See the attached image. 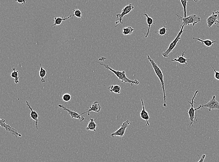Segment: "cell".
<instances>
[{
  "instance_id": "29",
  "label": "cell",
  "mask_w": 219,
  "mask_h": 162,
  "mask_svg": "<svg viewBox=\"0 0 219 162\" xmlns=\"http://www.w3.org/2000/svg\"><path fill=\"white\" fill-rule=\"evenodd\" d=\"M205 156H206V155L205 154L202 155L201 157H200V160L198 162H204Z\"/></svg>"
},
{
  "instance_id": "1",
  "label": "cell",
  "mask_w": 219,
  "mask_h": 162,
  "mask_svg": "<svg viewBox=\"0 0 219 162\" xmlns=\"http://www.w3.org/2000/svg\"><path fill=\"white\" fill-rule=\"evenodd\" d=\"M98 64L102 66L105 67V68L107 69L108 70H110L113 73H114L115 76L121 80V82L122 83H128L130 84L131 86H133L134 85H135L137 86L140 83V82L138 81L137 80H132L128 79L126 75V72L125 71H120V70L117 71V70H115L111 68L107 65L105 64H103L102 63H98Z\"/></svg>"
},
{
  "instance_id": "23",
  "label": "cell",
  "mask_w": 219,
  "mask_h": 162,
  "mask_svg": "<svg viewBox=\"0 0 219 162\" xmlns=\"http://www.w3.org/2000/svg\"><path fill=\"white\" fill-rule=\"evenodd\" d=\"M134 31L135 29H134L132 28V27L130 26H129V27L124 28L122 29V33L123 35L127 36V35H131Z\"/></svg>"
},
{
  "instance_id": "31",
  "label": "cell",
  "mask_w": 219,
  "mask_h": 162,
  "mask_svg": "<svg viewBox=\"0 0 219 162\" xmlns=\"http://www.w3.org/2000/svg\"><path fill=\"white\" fill-rule=\"evenodd\" d=\"M218 132H219V131H218Z\"/></svg>"
},
{
  "instance_id": "17",
  "label": "cell",
  "mask_w": 219,
  "mask_h": 162,
  "mask_svg": "<svg viewBox=\"0 0 219 162\" xmlns=\"http://www.w3.org/2000/svg\"><path fill=\"white\" fill-rule=\"evenodd\" d=\"M74 16V14L73 15H70V16L67 17H64V15L62 17H54V24H53V25H52V26H55L56 25H60L62 24V22L63 21L67 20V19H69L70 17H71L72 16Z\"/></svg>"
},
{
  "instance_id": "2",
  "label": "cell",
  "mask_w": 219,
  "mask_h": 162,
  "mask_svg": "<svg viewBox=\"0 0 219 162\" xmlns=\"http://www.w3.org/2000/svg\"><path fill=\"white\" fill-rule=\"evenodd\" d=\"M147 59L149 60V61H150V64H151L154 70L155 71L156 75L157 76L159 80L160 81L161 84L162 85V89H163V94H164V103L163 106H164V107H167V104H166V94H165V82H164V75H163V72H162V70H161L160 68L156 64V62L154 61L152 59H151L150 55H147Z\"/></svg>"
},
{
  "instance_id": "24",
  "label": "cell",
  "mask_w": 219,
  "mask_h": 162,
  "mask_svg": "<svg viewBox=\"0 0 219 162\" xmlns=\"http://www.w3.org/2000/svg\"><path fill=\"white\" fill-rule=\"evenodd\" d=\"M156 33H158V34L160 36H165L168 33V28L167 27L165 26H164V27H162L161 28L159 29H158V31L157 32H156Z\"/></svg>"
},
{
  "instance_id": "6",
  "label": "cell",
  "mask_w": 219,
  "mask_h": 162,
  "mask_svg": "<svg viewBox=\"0 0 219 162\" xmlns=\"http://www.w3.org/2000/svg\"><path fill=\"white\" fill-rule=\"evenodd\" d=\"M134 9V7L132 4H130L126 6L125 7L123 8L122 10V12L121 14H117L116 15L117 16V19L115 21V24H117V26H115V28L118 26L119 24H122V19L123 17L125 15H128V14L130 13V12L132 11Z\"/></svg>"
},
{
  "instance_id": "11",
  "label": "cell",
  "mask_w": 219,
  "mask_h": 162,
  "mask_svg": "<svg viewBox=\"0 0 219 162\" xmlns=\"http://www.w3.org/2000/svg\"><path fill=\"white\" fill-rule=\"evenodd\" d=\"M0 125L2 127L4 128L6 130V131L9 132V133H11L13 135H15L16 138L18 136L21 137V135L19 134L16 130H15V128H13L11 126H10V125L6 124L4 119H1Z\"/></svg>"
},
{
  "instance_id": "8",
  "label": "cell",
  "mask_w": 219,
  "mask_h": 162,
  "mask_svg": "<svg viewBox=\"0 0 219 162\" xmlns=\"http://www.w3.org/2000/svg\"><path fill=\"white\" fill-rule=\"evenodd\" d=\"M201 109L203 108H207L209 112L213 109L219 110V103L218 101L216 100L215 96L213 95V98L210 100L209 102L203 105H200Z\"/></svg>"
},
{
  "instance_id": "30",
  "label": "cell",
  "mask_w": 219,
  "mask_h": 162,
  "mask_svg": "<svg viewBox=\"0 0 219 162\" xmlns=\"http://www.w3.org/2000/svg\"><path fill=\"white\" fill-rule=\"evenodd\" d=\"M16 2H17V3L22 4H25L26 3V1H25V0H21V1H17V0H16Z\"/></svg>"
},
{
  "instance_id": "9",
  "label": "cell",
  "mask_w": 219,
  "mask_h": 162,
  "mask_svg": "<svg viewBox=\"0 0 219 162\" xmlns=\"http://www.w3.org/2000/svg\"><path fill=\"white\" fill-rule=\"evenodd\" d=\"M207 23L209 28L215 24L216 25V23H219V10H213L212 14L207 18Z\"/></svg>"
},
{
  "instance_id": "13",
  "label": "cell",
  "mask_w": 219,
  "mask_h": 162,
  "mask_svg": "<svg viewBox=\"0 0 219 162\" xmlns=\"http://www.w3.org/2000/svg\"><path fill=\"white\" fill-rule=\"evenodd\" d=\"M101 109H102V107H101V105H99L98 101H94L93 103V104L92 105L91 107H90V108L87 111L83 113L80 115H82L86 114V113H88V116H90V112L93 111L94 112L99 113L101 110Z\"/></svg>"
},
{
  "instance_id": "7",
  "label": "cell",
  "mask_w": 219,
  "mask_h": 162,
  "mask_svg": "<svg viewBox=\"0 0 219 162\" xmlns=\"http://www.w3.org/2000/svg\"><path fill=\"white\" fill-rule=\"evenodd\" d=\"M130 124V120H127L126 121L123 123L120 128L118 129L116 131L111 134L110 136L113 138H114L115 136H120L123 142V139L125 138L124 136V134L125 133L126 130Z\"/></svg>"
},
{
  "instance_id": "22",
  "label": "cell",
  "mask_w": 219,
  "mask_h": 162,
  "mask_svg": "<svg viewBox=\"0 0 219 162\" xmlns=\"http://www.w3.org/2000/svg\"><path fill=\"white\" fill-rule=\"evenodd\" d=\"M109 89L111 92L115 94H119L121 92V87L119 85H111L109 87Z\"/></svg>"
},
{
  "instance_id": "21",
  "label": "cell",
  "mask_w": 219,
  "mask_h": 162,
  "mask_svg": "<svg viewBox=\"0 0 219 162\" xmlns=\"http://www.w3.org/2000/svg\"><path fill=\"white\" fill-rule=\"evenodd\" d=\"M40 69L39 72V75L41 78V82L44 83L45 80L44 79V77L47 75V71L41 66V64L40 63Z\"/></svg>"
},
{
  "instance_id": "27",
  "label": "cell",
  "mask_w": 219,
  "mask_h": 162,
  "mask_svg": "<svg viewBox=\"0 0 219 162\" xmlns=\"http://www.w3.org/2000/svg\"><path fill=\"white\" fill-rule=\"evenodd\" d=\"M74 12V15L76 17L78 18H81L82 17V12L79 9H72Z\"/></svg>"
},
{
  "instance_id": "20",
  "label": "cell",
  "mask_w": 219,
  "mask_h": 162,
  "mask_svg": "<svg viewBox=\"0 0 219 162\" xmlns=\"http://www.w3.org/2000/svg\"><path fill=\"white\" fill-rule=\"evenodd\" d=\"M10 75L12 78H14L15 83L17 84L19 83V77L18 76V71H16L15 68H13V72L11 73Z\"/></svg>"
},
{
  "instance_id": "28",
  "label": "cell",
  "mask_w": 219,
  "mask_h": 162,
  "mask_svg": "<svg viewBox=\"0 0 219 162\" xmlns=\"http://www.w3.org/2000/svg\"><path fill=\"white\" fill-rule=\"evenodd\" d=\"M214 71V72H215V76H214V78L217 80H219V72L216 71L213 67H212Z\"/></svg>"
},
{
  "instance_id": "18",
  "label": "cell",
  "mask_w": 219,
  "mask_h": 162,
  "mask_svg": "<svg viewBox=\"0 0 219 162\" xmlns=\"http://www.w3.org/2000/svg\"><path fill=\"white\" fill-rule=\"evenodd\" d=\"M144 15L146 17V21H147V23L148 25V32L145 34V38H147L148 36L149 35L150 32V27L151 25H152L153 24H154V20L152 18L150 17L149 16L147 15V14L144 13Z\"/></svg>"
},
{
  "instance_id": "5",
  "label": "cell",
  "mask_w": 219,
  "mask_h": 162,
  "mask_svg": "<svg viewBox=\"0 0 219 162\" xmlns=\"http://www.w3.org/2000/svg\"><path fill=\"white\" fill-rule=\"evenodd\" d=\"M199 90H197L195 92L194 96L193 97L192 99V101L190 102L188 101V103L191 104V108H188V114L189 116V120L190 122V125H189V128L191 127V126H193V123H194V120H195L196 121H197V120L196 117L195 116V111L198 109H201V107L200 106H199L198 108H197L194 109L193 108V104H194V100L196 96L197 95L198 92H199Z\"/></svg>"
},
{
  "instance_id": "14",
  "label": "cell",
  "mask_w": 219,
  "mask_h": 162,
  "mask_svg": "<svg viewBox=\"0 0 219 162\" xmlns=\"http://www.w3.org/2000/svg\"><path fill=\"white\" fill-rule=\"evenodd\" d=\"M26 104L27 105L29 108V109H30L31 111V114H30V116H31V118L33 120H35V122H36V123H35V124H36V128L38 129V128H39V127H38V123H39V114H38V113H37L36 111L33 110L31 107V106H30V105H29L28 101H26Z\"/></svg>"
},
{
  "instance_id": "4",
  "label": "cell",
  "mask_w": 219,
  "mask_h": 162,
  "mask_svg": "<svg viewBox=\"0 0 219 162\" xmlns=\"http://www.w3.org/2000/svg\"><path fill=\"white\" fill-rule=\"evenodd\" d=\"M176 16L182 22L181 24L184 25L185 26L189 25L190 24H192L193 26H194L196 24L201 21V18L199 16H197L196 15H194V14L190 15L186 18L181 17L178 14H176Z\"/></svg>"
},
{
  "instance_id": "15",
  "label": "cell",
  "mask_w": 219,
  "mask_h": 162,
  "mask_svg": "<svg viewBox=\"0 0 219 162\" xmlns=\"http://www.w3.org/2000/svg\"><path fill=\"white\" fill-rule=\"evenodd\" d=\"M185 50L184 51V52H183L182 53V55L181 56H178V57L177 58L174 59H172L171 61H176V62H178L180 63V64H185V65H187V62L189 60V59H186L184 57L185 53Z\"/></svg>"
},
{
  "instance_id": "10",
  "label": "cell",
  "mask_w": 219,
  "mask_h": 162,
  "mask_svg": "<svg viewBox=\"0 0 219 162\" xmlns=\"http://www.w3.org/2000/svg\"><path fill=\"white\" fill-rule=\"evenodd\" d=\"M59 107L60 108H62V109H63L64 110L66 111H67L68 113V114L70 115V116H71L72 119H76L79 120H80V122H82L84 120L85 118L84 117H83L82 116V115L79 114L76 111H75L71 110L70 109H68V108H67L66 107H64L61 104L59 105Z\"/></svg>"
},
{
  "instance_id": "16",
  "label": "cell",
  "mask_w": 219,
  "mask_h": 162,
  "mask_svg": "<svg viewBox=\"0 0 219 162\" xmlns=\"http://www.w3.org/2000/svg\"><path fill=\"white\" fill-rule=\"evenodd\" d=\"M97 119H94L93 118H91L89 120V123L87 124V127L86 128L87 130L94 131H96V128L97 127V124L95 123V120H97Z\"/></svg>"
},
{
  "instance_id": "3",
  "label": "cell",
  "mask_w": 219,
  "mask_h": 162,
  "mask_svg": "<svg viewBox=\"0 0 219 162\" xmlns=\"http://www.w3.org/2000/svg\"><path fill=\"white\" fill-rule=\"evenodd\" d=\"M185 25L183 24H181L180 25V29L179 32L178 33L177 36L176 38L174 39V40L170 44L169 46V47L168 48L167 50L166 51H165V52H163V53H162V55H163V56L164 57H167L169 55V54H170L171 52L173 51V50L174 49V48L176 46L177 44L178 43L180 40H181V36L183 34V29L184 28Z\"/></svg>"
},
{
  "instance_id": "19",
  "label": "cell",
  "mask_w": 219,
  "mask_h": 162,
  "mask_svg": "<svg viewBox=\"0 0 219 162\" xmlns=\"http://www.w3.org/2000/svg\"><path fill=\"white\" fill-rule=\"evenodd\" d=\"M193 39L197 40L201 42L202 44H204L205 46H207L208 47H210L211 46H212L213 44L216 42V40L212 41L209 39L202 40L200 39V38H195V37H193Z\"/></svg>"
},
{
  "instance_id": "25",
  "label": "cell",
  "mask_w": 219,
  "mask_h": 162,
  "mask_svg": "<svg viewBox=\"0 0 219 162\" xmlns=\"http://www.w3.org/2000/svg\"><path fill=\"white\" fill-rule=\"evenodd\" d=\"M181 3L182 4V6L183 7L184 9V17L186 18L188 17L187 16V11H186V6H187V4H188V1L186 0H181Z\"/></svg>"
},
{
  "instance_id": "12",
  "label": "cell",
  "mask_w": 219,
  "mask_h": 162,
  "mask_svg": "<svg viewBox=\"0 0 219 162\" xmlns=\"http://www.w3.org/2000/svg\"><path fill=\"white\" fill-rule=\"evenodd\" d=\"M141 102L142 104V109L141 111V112H140V117H141V118L142 119L145 120L146 122V124L145 126L146 127L147 126H150L149 120L150 119V117L149 115L148 114V113L146 111L145 108V104H144V100H143L142 98L141 99Z\"/></svg>"
},
{
  "instance_id": "26",
  "label": "cell",
  "mask_w": 219,
  "mask_h": 162,
  "mask_svg": "<svg viewBox=\"0 0 219 162\" xmlns=\"http://www.w3.org/2000/svg\"><path fill=\"white\" fill-rule=\"evenodd\" d=\"M72 97L71 95H70V94L68 93H66V94H64L62 96V99L64 102H69V101L71 100Z\"/></svg>"
}]
</instances>
